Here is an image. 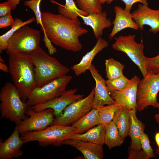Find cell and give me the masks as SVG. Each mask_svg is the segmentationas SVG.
<instances>
[{"label": "cell", "mask_w": 159, "mask_h": 159, "mask_svg": "<svg viewBox=\"0 0 159 159\" xmlns=\"http://www.w3.org/2000/svg\"><path fill=\"white\" fill-rule=\"evenodd\" d=\"M42 16L45 33L52 43L74 52L82 49L79 37L88 31L81 26L78 20L70 19L61 14L50 12H42Z\"/></svg>", "instance_id": "cell-1"}, {"label": "cell", "mask_w": 159, "mask_h": 159, "mask_svg": "<svg viewBox=\"0 0 159 159\" xmlns=\"http://www.w3.org/2000/svg\"><path fill=\"white\" fill-rule=\"evenodd\" d=\"M9 56V73L21 99L25 102L36 87L34 65L29 53H17Z\"/></svg>", "instance_id": "cell-2"}, {"label": "cell", "mask_w": 159, "mask_h": 159, "mask_svg": "<svg viewBox=\"0 0 159 159\" xmlns=\"http://www.w3.org/2000/svg\"><path fill=\"white\" fill-rule=\"evenodd\" d=\"M34 66L36 87L67 75L69 69L50 56L40 47L29 53Z\"/></svg>", "instance_id": "cell-3"}, {"label": "cell", "mask_w": 159, "mask_h": 159, "mask_svg": "<svg viewBox=\"0 0 159 159\" xmlns=\"http://www.w3.org/2000/svg\"><path fill=\"white\" fill-rule=\"evenodd\" d=\"M0 110L1 118L19 124L28 117L26 112L32 106L23 102L14 84L7 82L0 91Z\"/></svg>", "instance_id": "cell-4"}, {"label": "cell", "mask_w": 159, "mask_h": 159, "mask_svg": "<svg viewBox=\"0 0 159 159\" xmlns=\"http://www.w3.org/2000/svg\"><path fill=\"white\" fill-rule=\"evenodd\" d=\"M77 133L76 128L72 126L51 125L39 131H32L21 134V137L24 143L37 141L41 146L49 145L60 146L63 142L72 135Z\"/></svg>", "instance_id": "cell-5"}, {"label": "cell", "mask_w": 159, "mask_h": 159, "mask_svg": "<svg viewBox=\"0 0 159 159\" xmlns=\"http://www.w3.org/2000/svg\"><path fill=\"white\" fill-rule=\"evenodd\" d=\"M40 31L25 25L17 30L9 39L5 50L8 55L29 53L40 47Z\"/></svg>", "instance_id": "cell-6"}, {"label": "cell", "mask_w": 159, "mask_h": 159, "mask_svg": "<svg viewBox=\"0 0 159 159\" xmlns=\"http://www.w3.org/2000/svg\"><path fill=\"white\" fill-rule=\"evenodd\" d=\"M72 78L66 75L55 79L40 87H36L26 102L31 106L44 103L61 95Z\"/></svg>", "instance_id": "cell-7"}, {"label": "cell", "mask_w": 159, "mask_h": 159, "mask_svg": "<svg viewBox=\"0 0 159 159\" xmlns=\"http://www.w3.org/2000/svg\"><path fill=\"white\" fill-rule=\"evenodd\" d=\"M159 91V73L148 72L138 86L137 110L141 111L149 106L157 108L158 103L157 96Z\"/></svg>", "instance_id": "cell-8"}, {"label": "cell", "mask_w": 159, "mask_h": 159, "mask_svg": "<svg viewBox=\"0 0 159 159\" xmlns=\"http://www.w3.org/2000/svg\"><path fill=\"white\" fill-rule=\"evenodd\" d=\"M135 35L119 36L115 38L112 47L118 51L122 52L129 57L138 67L143 77L148 73L145 64V56L144 54V45L135 41Z\"/></svg>", "instance_id": "cell-9"}, {"label": "cell", "mask_w": 159, "mask_h": 159, "mask_svg": "<svg viewBox=\"0 0 159 159\" xmlns=\"http://www.w3.org/2000/svg\"><path fill=\"white\" fill-rule=\"evenodd\" d=\"M95 90L94 87L87 97L67 106L61 115L54 119L51 125L69 126L89 112L93 108Z\"/></svg>", "instance_id": "cell-10"}, {"label": "cell", "mask_w": 159, "mask_h": 159, "mask_svg": "<svg viewBox=\"0 0 159 159\" xmlns=\"http://www.w3.org/2000/svg\"><path fill=\"white\" fill-rule=\"evenodd\" d=\"M26 114L29 117L21 121L15 127L20 134L42 130L50 125L54 119L53 110L50 108L36 112L31 107L27 110Z\"/></svg>", "instance_id": "cell-11"}, {"label": "cell", "mask_w": 159, "mask_h": 159, "mask_svg": "<svg viewBox=\"0 0 159 159\" xmlns=\"http://www.w3.org/2000/svg\"><path fill=\"white\" fill-rule=\"evenodd\" d=\"M78 89H71L66 91L60 96L46 102L32 107L36 112L42 111L48 108L53 110L56 117L61 115L64 109L72 103L83 98L84 95L76 94Z\"/></svg>", "instance_id": "cell-12"}, {"label": "cell", "mask_w": 159, "mask_h": 159, "mask_svg": "<svg viewBox=\"0 0 159 159\" xmlns=\"http://www.w3.org/2000/svg\"><path fill=\"white\" fill-rule=\"evenodd\" d=\"M132 18L141 31L145 25L148 26L149 31L156 34L159 32V9H153L148 6L139 4L137 9L132 13Z\"/></svg>", "instance_id": "cell-13"}, {"label": "cell", "mask_w": 159, "mask_h": 159, "mask_svg": "<svg viewBox=\"0 0 159 159\" xmlns=\"http://www.w3.org/2000/svg\"><path fill=\"white\" fill-rule=\"evenodd\" d=\"M89 70L96 83L93 108L97 109L105 105L115 103L114 100L109 92L106 80L99 73L93 64H91Z\"/></svg>", "instance_id": "cell-14"}, {"label": "cell", "mask_w": 159, "mask_h": 159, "mask_svg": "<svg viewBox=\"0 0 159 159\" xmlns=\"http://www.w3.org/2000/svg\"><path fill=\"white\" fill-rule=\"evenodd\" d=\"M139 78L135 75L130 80L126 88L121 91H115L110 93L115 103L126 107L129 110L137 108V93Z\"/></svg>", "instance_id": "cell-15"}, {"label": "cell", "mask_w": 159, "mask_h": 159, "mask_svg": "<svg viewBox=\"0 0 159 159\" xmlns=\"http://www.w3.org/2000/svg\"><path fill=\"white\" fill-rule=\"evenodd\" d=\"M20 134L16 128L11 135L4 142L0 141V158H19L23 154L21 148L24 143Z\"/></svg>", "instance_id": "cell-16"}, {"label": "cell", "mask_w": 159, "mask_h": 159, "mask_svg": "<svg viewBox=\"0 0 159 159\" xmlns=\"http://www.w3.org/2000/svg\"><path fill=\"white\" fill-rule=\"evenodd\" d=\"M72 146L80 151L85 159H102L104 157L102 145L76 139L64 140L63 144Z\"/></svg>", "instance_id": "cell-17"}, {"label": "cell", "mask_w": 159, "mask_h": 159, "mask_svg": "<svg viewBox=\"0 0 159 159\" xmlns=\"http://www.w3.org/2000/svg\"><path fill=\"white\" fill-rule=\"evenodd\" d=\"M114 11L115 17L112 22L113 24V28L109 36L110 40L117 34L125 29L130 28L136 30L139 29L130 12L127 11L119 6H115Z\"/></svg>", "instance_id": "cell-18"}, {"label": "cell", "mask_w": 159, "mask_h": 159, "mask_svg": "<svg viewBox=\"0 0 159 159\" xmlns=\"http://www.w3.org/2000/svg\"><path fill=\"white\" fill-rule=\"evenodd\" d=\"M105 11L99 13H89L87 15H80L83 20V24L90 26L92 29L94 36L97 39L101 37L104 29L109 28L112 25L110 20L107 18Z\"/></svg>", "instance_id": "cell-19"}, {"label": "cell", "mask_w": 159, "mask_h": 159, "mask_svg": "<svg viewBox=\"0 0 159 159\" xmlns=\"http://www.w3.org/2000/svg\"><path fill=\"white\" fill-rule=\"evenodd\" d=\"M108 45V42L102 37H100L93 48L82 57L79 63L72 66L71 69L77 76L85 73L87 70L89 69L96 55Z\"/></svg>", "instance_id": "cell-20"}, {"label": "cell", "mask_w": 159, "mask_h": 159, "mask_svg": "<svg viewBox=\"0 0 159 159\" xmlns=\"http://www.w3.org/2000/svg\"><path fill=\"white\" fill-rule=\"evenodd\" d=\"M130 110V124L128 134L131 140L130 147L133 149L140 150H141L140 138L144 132L145 125L136 116L137 108Z\"/></svg>", "instance_id": "cell-21"}, {"label": "cell", "mask_w": 159, "mask_h": 159, "mask_svg": "<svg viewBox=\"0 0 159 159\" xmlns=\"http://www.w3.org/2000/svg\"><path fill=\"white\" fill-rule=\"evenodd\" d=\"M106 125L100 123L84 133H75L69 139L80 140L102 145L104 144Z\"/></svg>", "instance_id": "cell-22"}, {"label": "cell", "mask_w": 159, "mask_h": 159, "mask_svg": "<svg viewBox=\"0 0 159 159\" xmlns=\"http://www.w3.org/2000/svg\"><path fill=\"white\" fill-rule=\"evenodd\" d=\"M42 0H26L24 2V4L31 9L34 12L36 20L37 25L40 24L41 30L44 33L43 41L45 47H47L48 52L50 55L54 54L57 52L56 48L52 44V42L48 38L46 34L45 29L42 23V12H41L40 4Z\"/></svg>", "instance_id": "cell-23"}, {"label": "cell", "mask_w": 159, "mask_h": 159, "mask_svg": "<svg viewBox=\"0 0 159 159\" xmlns=\"http://www.w3.org/2000/svg\"><path fill=\"white\" fill-rule=\"evenodd\" d=\"M112 121L116 125L122 138L124 140L128 135L130 127V110L122 106L115 113Z\"/></svg>", "instance_id": "cell-24"}, {"label": "cell", "mask_w": 159, "mask_h": 159, "mask_svg": "<svg viewBox=\"0 0 159 159\" xmlns=\"http://www.w3.org/2000/svg\"><path fill=\"white\" fill-rule=\"evenodd\" d=\"M100 123L98 110L93 108L89 112L72 124L71 126L76 129L77 133H81Z\"/></svg>", "instance_id": "cell-25"}, {"label": "cell", "mask_w": 159, "mask_h": 159, "mask_svg": "<svg viewBox=\"0 0 159 159\" xmlns=\"http://www.w3.org/2000/svg\"><path fill=\"white\" fill-rule=\"evenodd\" d=\"M64 5L58 3L53 0H51L52 3L59 5L58 10L59 14L65 17L70 19L78 20L80 15H87L88 14L79 8L74 0H65Z\"/></svg>", "instance_id": "cell-26"}, {"label": "cell", "mask_w": 159, "mask_h": 159, "mask_svg": "<svg viewBox=\"0 0 159 159\" xmlns=\"http://www.w3.org/2000/svg\"><path fill=\"white\" fill-rule=\"evenodd\" d=\"M123 140L121 137L118 129L112 121L106 125L104 144L109 149L120 146L123 143Z\"/></svg>", "instance_id": "cell-27"}, {"label": "cell", "mask_w": 159, "mask_h": 159, "mask_svg": "<svg viewBox=\"0 0 159 159\" xmlns=\"http://www.w3.org/2000/svg\"><path fill=\"white\" fill-rule=\"evenodd\" d=\"M33 17L29 19L23 21L18 18H15L14 23L11 26V29L5 33L0 36V53L5 50L8 45V42L14 32L18 29L26 24L31 23L35 20Z\"/></svg>", "instance_id": "cell-28"}, {"label": "cell", "mask_w": 159, "mask_h": 159, "mask_svg": "<svg viewBox=\"0 0 159 159\" xmlns=\"http://www.w3.org/2000/svg\"><path fill=\"white\" fill-rule=\"evenodd\" d=\"M105 64L106 77L108 80L116 79L123 75L125 65L113 58L106 59Z\"/></svg>", "instance_id": "cell-29"}, {"label": "cell", "mask_w": 159, "mask_h": 159, "mask_svg": "<svg viewBox=\"0 0 159 159\" xmlns=\"http://www.w3.org/2000/svg\"><path fill=\"white\" fill-rule=\"evenodd\" d=\"M122 106L120 104L115 103L98 108L100 123L106 125L112 121L116 112Z\"/></svg>", "instance_id": "cell-30"}, {"label": "cell", "mask_w": 159, "mask_h": 159, "mask_svg": "<svg viewBox=\"0 0 159 159\" xmlns=\"http://www.w3.org/2000/svg\"><path fill=\"white\" fill-rule=\"evenodd\" d=\"M76 2L79 9L88 14L102 11V4L98 0H76Z\"/></svg>", "instance_id": "cell-31"}, {"label": "cell", "mask_w": 159, "mask_h": 159, "mask_svg": "<svg viewBox=\"0 0 159 159\" xmlns=\"http://www.w3.org/2000/svg\"><path fill=\"white\" fill-rule=\"evenodd\" d=\"M130 81L123 74L114 80H107L106 82L110 93L115 91H121L127 87Z\"/></svg>", "instance_id": "cell-32"}, {"label": "cell", "mask_w": 159, "mask_h": 159, "mask_svg": "<svg viewBox=\"0 0 159 159\" xmlns=\"http://www.w3.org/2000/svg\"><path fill=\"white\" fill-rule=\"evenodd\" d=\"M145 64L148 72L159 73V54L153 57H145Z\"/></svg>", "instance_id": "cell-33"}, {"label": "cell", "mask_w": 159, "mask_h": 159, "mask_svg": "<svg viewBox=\"0 0 159 159\" xmlns=\"http://www.w3.org/2000/svg\"><path fill=\"white\" fill-rule=\"evenodd\" d=\"M140 143L141 149L144 152L149 158L154 157L153 150L150 144L148 135L143 132L140 138Z\"/></svg>", "instance_id": "cell-34"}, {"label": "cell", "mask_w": 159, "mask_h": 159, "mask_svg": "<svg viewBox=\"0 0 159 159\" xmlns=\"http://www.w3.org/2000/svg\"><path fill=\"white\" fill-rule=\"evenodd\" d=\"M127 159H148L149 158L142 150H135L132 149L130 147Z\"/></svg>", "instance_id": "cell-35"}, {"label": "cell", "mask_w": 159, "mask_h": 159, "mask_svg": "<svg viewBox=\"0 0 159 159\" xmlns=\"http://www.w3.org/2000/svg\"><path fill=\"white\" fill-rule=\"evenodd\" d=\"M114 0H108L107 3L110 4ZM125 4L124 9L127 12H130L133 5L135 3L139 2L143 5H148L147 0H121Z\"/></svg>", "instance_id": "cell-36"}, {"label": "cell", "mask_w": 159, "mask_h": 159, "mask_svg": "<svg viewBox=\"0 0 159 159\" xmlns=\"http://www.w3.org/2000/svg\"><path fill=\"white\" fill-rule=\"evenodd\" d=\"M14 21L10 11L6 15L0 17V28H2L11 26L14 23Z\"/></svg>", "instance_id": "cell-37"}, {"label": "cell", "mask_w": 159, "mask_h": 159, "mask_svg": "<svg viewBox=\"0 0 159 159\" xmlns=\"http://www.w3.org/2000/svg\"><path fill=\"white\" fill-rule=\"evenodd\" d=\"M11 8L7 1L0 4V16L1 17L7 14L11 11Z\"/></svg>", "instance_id": "cell-38"}, {"label": "cell", "mask_w": 159, "mask_h": 159, "mask_svg": "<svg viewBox=\"0 0 159 159\" xmlns=\"http://www.w3.org/2000/svg\"><path fill=\"white\" fill-rule=\"evenodd\" d=\"M20 0H8L7 1L10 5L11 9L15 10L19 4Z\"/></svg>", "instance_id": "cell-39"}, {"label": "cell", "mask_w": 159, "mask_h": 159, "mask_svg": "<svg viewBox=\"0 0 159 159\" xmlns=\"http://www.w3.org/2000/svg\"><path fill=\"white\" fill-rule=\"evenodd\" d=\"M0 69L4 72H9L8 66L6 65L4 62H0Z\"/></svg>", "instance_id": "cell-40"}, {"label": "cell", "mask_w": 159, "mask_h": 159, "mask_svg": "<svg viewBox=\"0 0 159 159\" xmlns=\"http://www.w3.org/2000/svg\"><path fill=\"white\" fill-rule=\"evenodd\" d=\"M155 139L158 147L156 151L157 153H159V132L156 133L155 136Z\"/></svg>", "instance_id": "cell-41"}, {"label": "cell", "mask_w": 159, "mask_h": 159, "mask_svg": "<svg viewBox=\"0 0 159 159\" xmlns=\"http://www.w3.org/2000/svg\"><path fill=\"white\" fill-rule=\"evenodd\" d=\"M154 118L156 122L159 125V113L155 115Z\"/></svg>", "instance_id": "cell-42"}, {"label": "cell", "mask_w": 159, "mask_h": 159, "mask_svg": "<svg viewBox=\"0 0 159 159\" xmlns=\"http://www.w3.org/2000/svg\"><path fill=\"white\" fill-rule=\"evenodd\" d=\"M108 0H98L99 2L102 4H104L107 3Z\"/></svg>", "instance_id": "cell-43"}, {"label": "cell", "mask_w": 159, "mask_h": 159, "mask_svg": "<svg viewBox=\"0 0 159 159\" xmlns=\"http://www.w3.org/2000/svg\"><path fill=\"white\" fill-rule=\"evenodd\" d=\"M157 108L159 110V103H158Z\"/></svg>", "instance_id": "cell-44"}]
</instances>
